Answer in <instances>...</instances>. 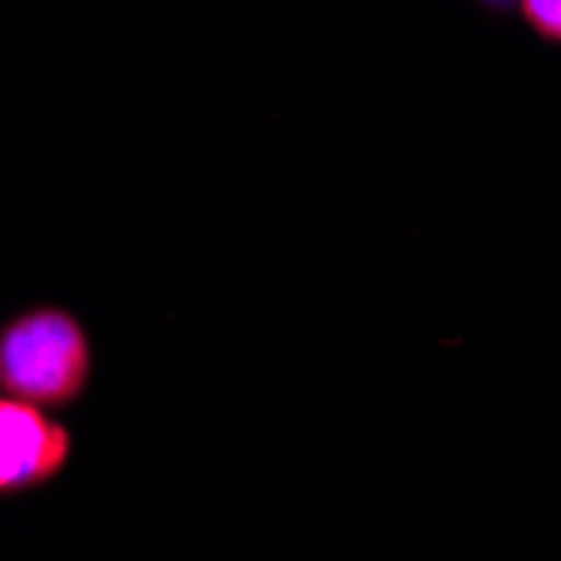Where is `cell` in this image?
I'll list each match as a JSON object with an SVG mask.
<instances>
[{
    "label": "cell",
    "instance_id": "cell-1",
    "mask_svg": "<svg viewBox=\"0 0 561 561\" xmlns=\"http://www.w3.org/2000/svg\"><path fill=\"white\" fill-rule=\"evenodd\" d=\"M94 380L88 323L61 302H31L0 323V387L44 411H71Z\"/></svg>",
    "mask_w": 561,
    "mask_h": 561
},
{
    "label": "cell",
    "instance_id": "cell-2",
    "mask_svg": "<svg viewBox=\"0 0 561 561\" xmlns=\"http://www.w3.org/2000/svg\"><path fill=\"white\" fill-rule=\"evenodd\" d=\"M75 461V431L55 411L0 397V501L37 494L65 478Z\"/></svg>",
    "mask_w": 561,
    "mask_h": 561
},
{
    "label": "cell",
    "instance_id": "cell-3",
    "mask_svg": "<svg viewBox=\"0 0 561 561\" xmlns=\"http://www.w3.org/2000/svg\"><path fill=\"white\" fill-rule=\"evenodd\" d=\"M518 14L535 37L561 47V0H518Z\"/></svg>",
    "mask_w": 561,
    "mask_h": 561
}]
</instances>
